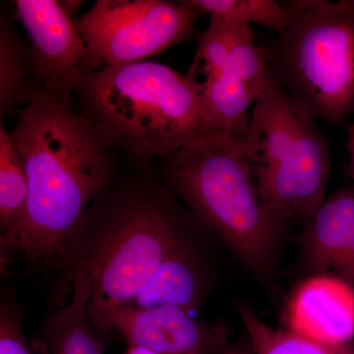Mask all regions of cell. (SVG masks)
I'll return each mask as SVG.
<instances>
[{
	"instance_id": "cell-1",
	"label": "cell",
	"mask_w": 354,
	"mask_h": 354,
	"mask_svg": "<svg viewBox=\"0 0 354 354\" xmlns=\"http://www.w3.org/2000/svg\"><path fill=\"white\" fill-rule=\"evenodd\" d=\"M129 162L88 207L48 270L55 307L67 304L77 272L90 277L88 317L104 344L113 337L111 314L136 299L177 247L209 234L155 165Z\"/></svg>"
},
{
	"instance_id": "cell-2",
	"label": "cell",
	"mask_w": 354,
	"mask_h": 354,
	"mask_svg": "<svg viewBox=\"0 0 354 354\" xmlns=\"http://www.w3.org/2000/svg\"><path fill=\"white\" fill-rule=\"evenodd\" d=\"M72 95L44 91L20 109L9 131L29 179L25 218L1 235L32 271L48 270L70 232L120 169L115 150Z\"/></svg>"
},
{
	"instance_id": "cell-3",
	"label": "cell",
	"mask_w": 354,
	"mask_h": 354,
	"mask_svg": "<svg viewBox=\"0 0 354 354\" xmlns=\"http://www.w3.org/2000/svg\"><path fill=\"white\" fill-rule=\"evenodd\" d=\"M153 165L212 237L258 281L271 286L288 227L261 196L244 139L207 133Z\"/></svg>"
},
{
	"instance_id": "cell-4",
	"label": "cell",
	"mask_w": 354,
	"mask_h": 354,
	"mask_svg": "<svg viewBox=\"0 0 354 354\" xmlns=\"http://www.w3.org/2000/svg\"><path fill=\"white\" fill-rule=\"evenodd\" d=\"M77 111L128 162L153 165L191 140L220 131L201 81L158 62L88 70L72 90Z\"/></svg>"
},
{
	"instance_id": "cell-5",
	"label": "cell",
	"mask_w": 354,
	"mask_h": 354,
	"mask_svg": "<svg viewBox=\"0 0 354 354\" xmlns=\"http://www.w3.org/2000/svg\"><path fill=\"white\" fill-rule=\"evenodd\" d=\"M288 27L263 44L271 77L314 120L354 116V0L281 1Z\"/></svg>"
},
{
	"instance_id": "cell-6",
	"label": "cell",
	"mask_w": 354,
	"mask_h": 354,
	"mask_svg": "<svg viewBox=\"0 0 354 354\" xmlns=\"http://www.w3.org/2000/svg\"><path fill=\"white\" fill-rule=\"evenodd\" d=\"M243 139L268 209L286 227L304 225L328 196L329 139L272 79L254 102Z\"/></svg>"
},
{
	"instance_id": "cell-7",
	"label": "cell",
	"mask_w": 354,
	"mask_h": 354,
	"mask_svg": "<svg viewBox=\"0 0 354 354\" xmlns=\"http://www.w3.org/2000/svg\"><path fill=\"white\" fill-rule=\"evenodd\" d=\"M205 14L187 0H97L75 26L95 70L145 62L187 43Z\"/></svg>"
},
{
	"instance_id": "cell-8",
	"label": "cell",
	"mask_w": 354,
	"mask_h": 354,
	"mask_svg": "<svg viewBox=\"0 0 354 354\" xmlns=\"http://www.w3.org/2000/svg\"><path fill=\"white\" fill-rule=\"evenodd\" d=\"M111 334L128 346H141L157 354H225L232 335L223 322L198 320L176 306L138 308L125 305L109 319Z\"/></svg>"
},
{
	"instance_id": "cell-9",
	"label": "cell",
	"mask_w": 354,
	"mask_h": 354,
	"mask_svg": "<svg viewBox=\"0 0 354 354\" xmlns=\"http://www.w3.org/2000/svg\"><path fill=\"white\" fill-rule=\"evenodd\" d=\"M14 6L31 39L44 88L71 95L79 77L91 70L75 20L55 0H16Z\"/></svg>"
},
{
	"instance_id": "cell-10",
	"label": "cell",
	"mask_w": 354,
	"mask_h": 354,
	"mask_svg": "<svg viewBox=\"0 0 354 354\" xmlns=\"http://www.w3.org/2000/svg\"><path fill=\"white\" fill-rule=\"evenodd\" d=\"M286 330L316 341H354V288L330 274H311L298 283L283 310Z\"/></svg>"
},
{
	"instance_id": "cell-11",
	"label": "cell",
	"mask_w": 354,
	"mask_h": 354,
	"mask_svg": "<svg viewBox=\"0 0 354 354\" xmlns=\"http://www.w3.org/2000/svg\"><path fill=\"white\" fill-rule=\"evenodd\" d=\"M299 244L311 274H330L354 288V184L328 195L305 223Z\"/></svg>"
},
{
	"instance_id": "cell-12",
	"label": "cell",
	"mask_w": 354,
	"mask_h": 354,
	"mask_svg": "<svg viewBox=\"0 0 354 354\" xmlns=\"http://www.w3.org/2000/svg\"><path fill=\"white\" fill-rule=\"evenodd\" d=\"M209 236L202 235L172 251L129 305L144 309L176 306L194 315L215 286V272L202 242Z\"/></svg>"
},
{
	"instance_id": "cell-13",
	"label": "cell",
	"mask_w": 354,
	"mask_h": 354,
	"mask_svg": "<svg viewBox=\"0 0 354 354\" xmlns=\"http://www.w3.org/2000/svg\"><path fill=\"white\" fill-rule=\"evenodd\" d=\"M92 283L86 272H77L72 279L70 300L46 317L30 339L38 354H104V342L88 317Z\"/></svg>"
},
{
	"instance_id": "cell-14",
	"label": "cell",
	"mask_w": 354,
	"mask_h": 354,
	"mask_svg": "<svg viewBox=\"0 0 354 354\" xmlns=\"http://www.w3.org/2000/svg\"><path fill=\"white\" fill-rule=\"evenodd\" d=\"M46 88L34 51L6 13L0 19V111L25 106Z\"/></svg>"
},
{
	"instance_id": "cell-15",
	"label": "cell",
	"mask_w": 354,
	"mask_h": 354,
	"mask_svg": "<svg viewBox=\"0 0 354 354\" xmlns=\"http://www.w3.org/2000/svg\"><path fill=\"white\" fill-rule=\"evenodd\" d=\"M234 307L255 354H354V341L344 344L316 341L271 327L245 301L236 300Z\"/></svg>"
},
{
	"instance_id": "cell-16",
	"label": "cell",
	"mask_w": 354,
	"mask_h": 354,
	"mask_svg": "<svg viewBox=\"0 0 354 354\" xmlns=\"http://www.w3.org/2000/svg\"><path fill=\"white\" fill-rule=\"evenodd\" d=\"M29 179L23 158L3 124H0V230L20 225L27 212Z\"/></svg>"
},
{
	"instance_id": "cell-17",
	"label": "cell",
	"mask_w": 354,
	"mask_h": 354,
	"mask_svg": "<svg viewBox=\"0 0 354 354\" xmlns=\"http://www.w3.org/2000/svg\"><path fill=\"white\" fill-rule=\"evenodd\" d=\"M223 21L232 68L257 100L272 80L264 48L256 43L250 26Z\"/></svg>"
},
{
	"instance_id": "cell-18",
	"label": "cell",
	"mask_w": 354,
	"mask_h": 354,
	"mask_svg": "<svg viewBox=\"0 0 354 354\" xmlns=\"http://www.w3.org/2000/svg\"><path fill=\"white\" fill-rule=\"evenodd\" d=\"M209 16L250 26H262L281 34L288 27L291 11L276 0H187Z\"/></svg>"
},
{
	"instance_id": "cell-19",
	"label": "cell",
	"mask_w": 354,
	"mask_h": 354,
	"mask_svg": "<svg viewBox=\"0 0 354 354\" xmlns=\"http://www.w3.org/2000/svg\"><path fill=\"white\" fill-rule=\"evenodd\" d=\"M25 310L12 288L0 297V354H36L23 332Z\"/></svg>"
},
{
	"instance_id": "cell-20",
	"label": "cell",
	"mask_w": 354,
	"mask_h": 354,
	"mask_svg": "<svg viewBox=\"0 0 354 354\" xmlns=\"http://www.w3.org/2000/svg\"><path fill=\"white\" fill-rule=\"evenodd\" d=\"M346 130H348V136H346V147L348 153V162L344 171L354 180V120L348 123Z\"/></svg>"
},
{
	"instance_id": "cell-21",
	"label": "cell",
	"mask_w": 354,
	"mask_h": 354,
	"mask_svg": "<svg viewBox=\"0 0 354 354\" xmlns=\"http://www.w3.org/2000/svg\"><path fill=\"white\" fill-rule=\"evenodd\" d=\"M225 354H255L254 353L252 346L247 337L246 333L241 335L239 339L232 342L227 353Z\"/></svg>"
},
{
	"instance_id": "cell-22",
	"label": "cell",
	"mask_w": 354,
	"mask_h": 354,
	"mask_svg": "<svg viewBox=\"0 0 354 354\" xmlns=\"http://www.w3.org/2000/svg\"><path fill=\"white\" fill-rule=\"evenodd\" d=\"M62 6H64L65 10L68 12L69 15L73 18V15L79 12L83 1H77V0H72V1H60Z\"/></svg>"
},
{
	"instance_id": "cell-23",
	"label": "cell",
	"mask_w": 354,
	"mask_h": 354,
	"mask_svg": "<svg viewBox=\"0 0 354 354\" xmlns=\"http://www.w3.org/2000/svg\"><path fill=\"white\" fill-rule=\"evenodd\" d=\"M124 354H157L141 346H128L127 353Z\"/></svg>"
}]
</instances>
